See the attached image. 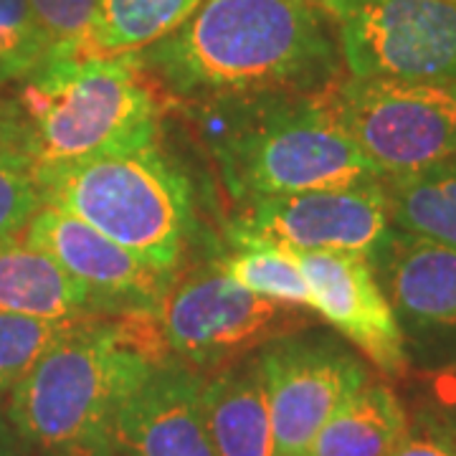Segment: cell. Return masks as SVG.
<instances>
[{
	"mask_svg": "<svg viewBox=\"0 0 456 456\" xmlns=\"http://www.w3.org/2000/svg\"><path fill=\"white\" fill-rule=\"evenodd\" d=\"M203 406L218 456H274V431L259 353L206 375Z\"/></svg>",
	"mask_w": 456,
	"mask_h": 456,
	"instance_id": "obj_15",
	"label": "cell"
},
{
	"mask_svg": "<svg viewBox=\"0 0 456 456\" xmlns=\"http://www.w3.org/2000/svg\"><path fill=\"white\" fill-rule=\"evenodd\" d=\"M393 228L456 248V155L426 170L386 180Z\"/></svg>",
	"mask_w": 456,
	"mask_h": 456,
	"instance_id": "obj_18",
	"label": "cell"
},
{
	"mask_svg": "<svg viewBox=\"0 0 456 456\" xmlns=\"http://www.w3.org/2000/svg\"><path fill=\"white\" fill-rule=\"evenodd\" d=\"M393 456H456V439L439 421L424 419L408 426V434Z\"/></svg>",
	"mask_w": 456,
	"mask_h": 456,
	"instance_id": "obj_25",
	"label": "cell"
},
{
	"mask_svg": "<svg viewBox=\"0 0 456 456\" xmlns=\"http://www.w3.org/2000/svg\"><path fill=\"white\" fill-rule=\"evenodd\" d=\"M206 375L180 360L155 365L119 411L114 446L130 456H218L203 406Z\"/></svg>",
	"mask_w": 456,
	"mask_h": 456,
	"instance_id": "obj_14",
	"label": "cell"
},
{
	"mask_svg": "<svg viewBox=\"0 0 456 456\" xmlns=\"http://www.w3.org/2000/svg\"><path fill=\"white\" fill-rule=\"evenodd\" d=\"M310 287L312 312L338 330L380 373L406 375V338L373 264L358 254L294 251Z\"/></svg>",
	"mask_w": 456,
	"mask_h": 456,
	"instance_id": "obj_13",
	"label": "cell"
},
{
	"mask_svg": "<svg viewBox=\"0 0 456 456\" xmlns=\"http://www.w3.org/2000/svg\"><path fill=\"white\" fill-rule=\"evenodd\" d=\"M310 97L383 180L456 155V84L338 77Z\"/></svg>",
	"mask_w": 456,
	"mask_h": 456,
	"instance_id": "obj_6",
	"label": "cell"
},
{
	"mask_svg": "<svg viewBox=\"0 0 456 456\" xmlns=\"http://www.w3.org/2000/svg\"><path fill=\"white\" fill-rule=\"evenodd\" d=\"M233 226L292 251L358 254L370 264L393 233L383 178L254 200Z\"/></svg>",
	"mask_w": 456,
	"mask_h": 456,
	"instance_id": "obj_9",
	"label": "cell"
},
{
	"mask_svg": "<svg viewBox=\"0 0 456 456\" xmlns=\"http://www.w3.org/2000/svg\"><path fill=\"white\" fill-rule=\"evenodd\" d=\"M46 59L31 0H0V86L23 82Z\"/></svg>",
	"mask_w": 456,
	"mask_h": 456,
	"instance_id": "obj_24",
	"label": "cell"
},
{
	"mask_svg": "<svg viewBox=\"0 0 456 456\" xmlns=\"http://www.w3.org/2000/svg\"><path fill=\"white\" fill-rule=\"evenodd\" d=\"M373 269L403 330L408 355L454 365L456 248L393 228Z\"/></svg>",
	"mask_w": 456,
	"mask_h": 456,
	"instance_id": "obj_11",
	"label": "cell"
},
{
	"mask_svg": "<svg viewBox=\"0 0 456 456\" xmlns=\"http://www.w3.org/2000/svg\"><path fill=\"white\" fill-rule=\"evenodd\" d=\"M0 456H33L5 411H0Z\"/></svg>",
	"mask_w": 456,
	"mask_h": 456,
	"instance_id": "obj_27",
	"label": "cell"
},
{
	"mask_svg": "<svg viewBox=\"0 0 456 456\" xmlns=\"http://www.w3.org/2000/svg\"><path fill=\"white\" fill-rule=\"evenodd\" d=\"M44 206L36 183V165L13 134L0 137V244L26 233Z\"/></svg>",
	"mask_w": 456,
	"mask_h": 456,
	"instance_id": "obj_22",
	"label": "cell"
},
{
	"mask_svg": "<svg viewBox=\"0 0 456 456\" xmlns=\"http://www.w3.org/2000/svg\"><path fill=\"white\" fill-rule=\"evenodd\" d=\"M200 3L203 0H99L94 53H140L180 28Z\"/></svg>",
	"mask_w": 456,
	"mask_h": 456,
	"instance_id": "obj_20",
	"label": "cell"
},
{
	"mask_svg": "<svg viewBox=\"0 0 456 456\" xmlns=\"http://www.w3.org/2000/svg\"><path fill=\"white\" fill-rule=\"evenodd\" d=\"M13 119H16V104L0 97V134L11 130Z\"/></svg>",
	"mask_w": 456,
	"mask_h": 456,
	"instance_id": "obj_28",
	"label": "cell"
},
{
	"mask_svg": "<svg viewBox=\"0 0 456 456\" xmlns=\"http://www.w3.org/2000/svg\"><path fill=\"white\" fill-rule=\"evenodd\" d=\"M26 239L94 297L104 314L155 312L175 274L147 266L82 218L44 203L26 228Z\"/></svg>",
	"mask_w": 456,
	"mask_h": 456,
	"instance_id": "obj_12",
	"label": "cell"
},
{
	"mask_svg": "<svg viewBox=\"0 0 456 456\" xmlns=\"http://www.w3.org/2000/svg\"><path fill=\"white\" fill-rule=\"evenodd\" d=\"M104 456H130V454H125L122 449H117V446H112V452H107Z\"/></svg>",
	"mask_w": 456,
	"mask_h": 456,
	"instance_id": "obj_29",
	"label": "cell"
},
{
	"mask_svg": "<svg viewBox=\"0 0 456 456\" xmlns=\"http://www.w3.org/2000/svg\"><path fill=\"white\" fill-rule=\"evenodd\" d=\"M44 203L82 218L160 272L180 266L193 228L191 183L158 142L36 167Z\"/></svg>",
	"mask_w": 456,
	"mask_h": 456,
	"instance_id": "obj_4",
	"label": "cell"
},
{
	"mask_svg": "<svg viewBox=\"0 0 456 456\" xmlns=\"http://www.w3.org/2000/svg\"><path fill=\"white\" fill-rule=\"evenodd\" d=\"M89 317L97 314L44 320L0 312V391H13L56 342L71 335Z\"/></svg>",
	"mask_w": 456,
	"mask_h": 456,
	"instance_id": "obj_21",
	"label": "cell"
},
{
	"mask_svg": "<svg viewBox=\"0 0 456 456\" xmlns=\"http://www.w3.org/2000/svg\"><path fill=\"white\" fill-rule=\"evenodd\" d=\"M228 241L231 251L213 261L228 279L264 299L312 312L310 287L292 248L266 241L239 226L228 228Z\"/></svg>",
	"mask_w": 456,
	"mask_h": 456,
	"instance_id": "obj_19",
	"label": "cell"
},
{
	"mask_svg": "<svg viewBox=\"0 0 456 456\" xmlns=\"http://www.w3.org/2000/svg\"><path fill=\"white\" fill-rule=\"evenodd\" d=\"M452 3H456V0H452Z\"/></svg>",
	"mask_w": 456,
	"mask_h": 456,
	"instance_id": "obj_30",
	"label": "cell"
},
{
	"mask_svg": "<svg viewBox=\"0 0 456 456\" xmlns=\"http://www.w3.org/2000/svg\"><path fill=\"white\" fill-rule=\"evenodd\" d=\"M338 49L320 0H203L140 61L165 92L211 104L320 92Z\"/></svg>",
	"mask_w": 456,
	"mask_h": 456,
	"instance_id": "obj_1",
	"label": "cell"
},
{
	"mask_svg": "<svg viewBox=\"0 0 456 456\" xmlns=\"http://www.w3.org/2000/svg\"><path fill=\"white\" fill-rule=\"evenodd\" d=\"M449 370L444 373L439 383V401H441V421L439 424L456 439V362L446 365Z\"/></svg>",
	"mask_w": 456,
	"mask_h": 456,
	"instance_id": "obj_26",
	"label": "cell"
},
{
	"mask_svg": "<svg viewBox=\"0 0 456 456\" xmlns=\"http://www.w3.org/2000/svg\"><path fill=\"white\" fill-rule=\"evenodd\" d=\"M31 11L46 46V59L97 56L94 26L99 0H31Z\"/></svg>",
	"mask_w": 456,
	"mask_h": 456,
	"instance_id": "obj_23",
	"label": "cell"
},
{
	"mask_svg": "<svg viewBox=\"0 0 456 456\" xmlns=\"http://www.w3.org/2000/svg\"><path fill=\"white\" fill-rule=\"evenodd\" d=\"M248 110L213 140L228 196L241 206L383 178L310 94L254 97Z\"/></svg>",
	"mask_w": 456,
	"mask_h": 456,
	"instance_id": "obj_5",
	"label": "cell"
},
{
	"mask_svg": "<svg viewBox=\"0 0 456 456\" xmlns=\"http://www.w3.org/2000/svg\"><path fill=\"white\" fill-rule=\"evenodd\" d=\"M152 84L140 53L46 59L13 99L20 145L41 167L158 142Z\"/></svg>",
	"mask_w": 456,
	"mask_h": 456,
	"instance_id": "obj_3",
	"label": "cell"
},
{
	"mask_svg": "<svg viewBox=\"0 0 456 456\" xmlns=\"http://www.w3.org/2000/svg\"><path fill=\"white\" fill-rule=\"evenodd\" d=\"M408 426L398 395L368 380L327 419L305 456H393Z\"/></svg>",
	"mask_w": 456,
	"mask_h": 456,
	"instance_id": "obj_17",
	"label": "cell"
},
{
	"mask_svg": "<svg viewBox=\"0 0 456 456\" xmlns=\"http://www.w3.org/2000/svg\"><path fill=\"white\" fill-rule=\"evenodd\" d=\"M0 312L44 320L104 314L94 297L26 233L0 244Z\"/></svg>",
	"mask_w": 456,
	"mask_h": 456,
	"instance_id": "obj_16",
	"label": "cell"
},
{
	"mask_svg": "<svg viewBox=\"0 0 456 456\" xmlns=\"http://www.w3.org/2000/svg\"><path fill=\"white\" fill-rule=\"evenodd\" d=\"M165 360L155 312L89 317L11 391L8 416L33 454L104 456L122 406Z\"/></svg>",
	"mask_w": 456,
	"mask_h": 456,
	"instance_id": "obj_2",
	"label": "cell"
},
{
	"mask_svg": "<svg viewBox=\"0 0 456 456\" xmlns=\"http://www.w3.org/2000/svg\"><path fill=\"white\" fill-rule=\"evenodd\" d=\"M350 77L456 84V3L320 0Z\"/></svg>",
	"mask_w": 456,
	"mask_h": 456,
	"instance_id": "obj_8",
	"label": "cell"
},
{
	"mask_svg": "<svg viewBox=\"0 0 456 456\" xmlns=\"http://www.w3.org/2000/svg\"><path fill=\"white\" fill-rule=\"evenodd\" d=\"M310 314L248 292L211 261L173 279L155 320L167 358L208 373L294 335L310 325Z\"/></svg>",
	"mask_w": 456,
	"mask_h": 456,
	"instance_id": "obj_7",
	"label": "cell"
},
{
	"mask_svg": "<svg viewBox=\"0 0 456 456\" xmlns=\"http://www.w3.org/2000/svg\"><path fill=\"white\" fill-rule=\"evenodd\" d=\"M274 456H305L320 428L370 375L350 350L330 340L287 335L259 350Z\"/></svg>",
	"mask_w": 456,
	"mask_h": 456,
	"instance_id": "obj_10",
	"label": "cell"
}]
</instances>
